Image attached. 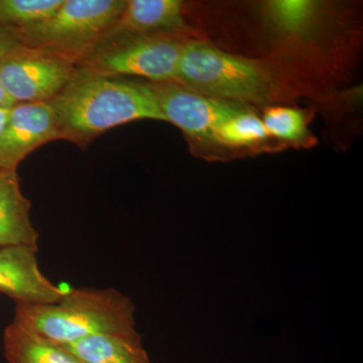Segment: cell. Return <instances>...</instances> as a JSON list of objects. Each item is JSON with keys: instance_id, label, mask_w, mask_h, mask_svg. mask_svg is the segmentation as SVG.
<instances>
[{"instance_id": "cell-10", "label": "cell", "mask_w": 363, "mask_h": 363, "mask_svg": "<svg viewBox=\"0 0 363 363\" xmlns=\"http://www.w3.org/2000/svg\"><path fill=\"white\" fill-rule=\"evenodd\" d=\"M187 28L184 4L180 0H130L104 37L177 35L187 30Z\"/></svg>"}, {"instance_id": "cell-12", "label": "cell", "mask_w": 363, "mask_h": 363, "mask_svg": "<svg viewBox=\"0 0 363 363\" xmlns=\"http://www.w3.org/2000/svg\"><path fill=\"white\" fill-rule=\"evenodd\" d=\"M63 347L83 363H150L136 330L98 334Z\"/></svg>"}, {"instance_id": "cell-8", "label": "cell", "mask_w": 363, "mask_h": 363, "mask_svg": "<svg viewBox=\"0 0 363 363\" xmlns=\"http://www.w3.org/2000/svg\"><path fill=\"white\" fill-rule=\"evenodd\" d=\"M57 140L59 133L51 105L14 104L0 135V169H18L28 155Z\"/></svg>"}, {"instance_id": "cell-7", "label": "cell", "mask_w": 363, "mask_h": 363, "mask_svg": "<svg viewBox=\"0 0 363 363\" xmlns=\"http://www.w3.org/2000/svg\"><path fill=\"white\" fill-rule=\"evenodd\" d=\"M164 121L180 128L189 140H212L215 130L241 107L205 96L178 83H147Z\"/></svg>"}, {"instance_id": "cell-11", "label": "cell", "mask_w": 363, "mask_h": 363, "mask_svg": "<svg viewBox=\"0 0 363 363\" xmlns=\"http://www.w3.org/2000/svg\"><path fill=\"white\" fill-rule=\"evenodd\" d=\"M30 212V201L21 191L18 169H0V247L38 248L40 235Z\"/></svg>"}, {"instance_id": "cell-4", "label": "cell", "mask_w": 363, "mask_h": 363, "mask_svg": "<svg viewBox=\"0 0 363 363\" xmlns=\"http://www.w3.org/2000/svg\"><path fill=\"white\" fill-rule=\"evenodd\" d=\"M176 83L231 104L264 102L272 92L271 81L257 63L199 40H184Z\"/></svg>"}, {"instance_id": "cell-17", "label": "cell", "mask_w": 363, "mask_h": 363, "mask_svg": "<svg viewBox=\"0 0 363 363\" xmlns=\"http://www.w3.org/2000/svg\"><path fill=\"white\" fill-rule=\"evenodd\" d=\"M262 121L269 136L293 143L302 142L307 138L305 116L298 109L271 107L264 111Z\"/></svg>"}, {"instance_id": "cell-18", "label": "cell", "mask_w": 363, "mask_h": 363, "mask_svg": "<svg viewBox=\"0 0 363 363\" xmlns=\"http://www.w3.org/2000/svg\"><path fill=\"white\" fill-rule=\"evenodd\" d=\"M20 47L21 44L14 37L13 32L9 28L0 26V59Z\"/></svg>"}, {"instance_id": "cell-20", "label": "cell", "mask_w": 363, "mask_h": 363, "mask_svg": "<svg viewBox=\"0 0 363 363\" xmlns=\"http://www.w3.org/2000/svg\"><path fill=\"white\" fill-rule=\"evenodd\" d=\"M9 108H0V135L6 126L7 117H9Z\"/></svg>"}, {"instance_id": "cell-15", "label": "cell", "mask_w": 363, "mask_h": 363, "mask_svg": "<svg viewBox=\"0 0 363 363\" xmlns=\"http://www.w3.org/2000/svg\"><path fill=\"white\" fill-rule=\"evenodd\" d=\"M64 0H0V26L21 30L42 23L56 13Z\"/></svg>"}, {"instance_id": "cell-16", "label": "cell", "mask_w": 363, "mask_h": 363, "mask_svg": "<svg viewBox=\"0 0 363 363\" xmlns=\"http://www.w3.org/2000/svg\"><path fill=\"white\" fill-rule=\"evenodd\" d=\"M318 9L317 2L310 0H274L267 4V13L281 32L296 35L311 26Z\"/></svg>"}, {"instance_id": "cell-5", "label": "cell", "mask_w": 363, "mask_h": 363, "mask_svg": "<svg viewBox=\"0 0 363 363\" xmlns=\"http://www.w3.org/2000/svg\"><path fill=\"white\" fill-rule=\"evenodd\" d=\"M183 44L177 35H108L76 67L105 77L176 83Z\"/></svg>"}, {"instance_id": "cell-2", "label": "cell", "mask_w": 363, "mask_h": 363, "mask_svg": "<svg viewBox=\"0 0 363 363\" xmlns=\"http://www.w3.org/2000/svg\"><path fill=\"white\" fill-rule=\"evenodd\" d=\"M135 308L116 289H68L49 304H16L13 320L59 345L104 333L135 331Z\"/></svg>"}, {"instance_id": "cell-19", "label": "cell", "mask_w": 363, "mask_h": 363, "mask_svg": "<svg viewBox=\"0 0 363 363\" xmlns=\"http://www.w3.org/2000/svg\"><path fill=\"white\" fill-rule=\"evenodd\" d=\"M16 104L6 94V90L2 87L0 83V108H11V106Z\"/></svg>"}, {"instance_id": "cell-14", "label": "cell", "mask_w": 363, "mask_h": 363, "mask_svg": "<svg viewBox=\"0 0 363 363\" xmlns=\"http://www.w3.org/2000/svg\"><path fill=\"white\" fill-rule=\"evenodd\" d=\"M267 138L262 118L241 107L217 126L212 140L228 147H250L264 142Z\"/></svg>"}, {"instance_id": "cell-3", "label": "cell", "mask_w": 363, "mask_h": 363, "mask_svg": "<svg viewBox=\"0 0 363 363\" xmlns=\"http://www.w3.org/2000/svg\"><path fill=\"white\" fill-rule=\"evenodd\" d=\"M125 6L123 0H64L42 23L9 30L23 47L51 52L77 66L111 30Z\"/></svg>"}, {"instance_id": "cell-1", "label": "cell", "mask_w": 363, "mask_h": 363, "mask_svg": "<svg viewBox=\"0 0 363 363\" xmlns=\"http://www.w3.org/2000/svg\"><path fill=\"white\" fill-rule=\"evenodd\" d=\"M48 104L54 111L60 140L83 150L117 126L143 119L164 121L149 84L79 68Z\"/></svg>"}, {"instance_id": "cell-6", "label": "cell", "mask_w": 363, "mask_h": 363, "mask_svg": "<svg viewBox=\"0 0 363 363\" xmlns=\"http://www.w3.org/2000/svg\"><path fill=\"white\" fill-rule=\"evenodd\" d=\"M76 70L61 57L21 45L0 59V83L14 104H48L65 88Z\"/></svg>"}, {"instance_id": "cell-13", "label": "cell", "mask_w": 363, "mask_h": 363, "mask_svg": "<svg viewBox=\"0 0 363 363\" xmlns=\"http://www.w3.org/2000/svg\"><path fill=\"white\" fill-rule=\"evenodd\" d=\"M4 352L9 363H83L63 346L16 320L4 330Z\"/></svg>"}, {"instance_id": "cell-9", "label": "cell", "mask_w": 363, "mask_h": 363, "mask_svg": "<svg viewBox=\"0 0 363 363\" xmlns=\"http://www.w3.org/2000/svg\"><path fill=\"white\" fill-rule=\"evenodd\" d=\"M37 252L30 247H0V293L16 304H49L66 292L40 271Z\"/></svg>"}]
</instances>
